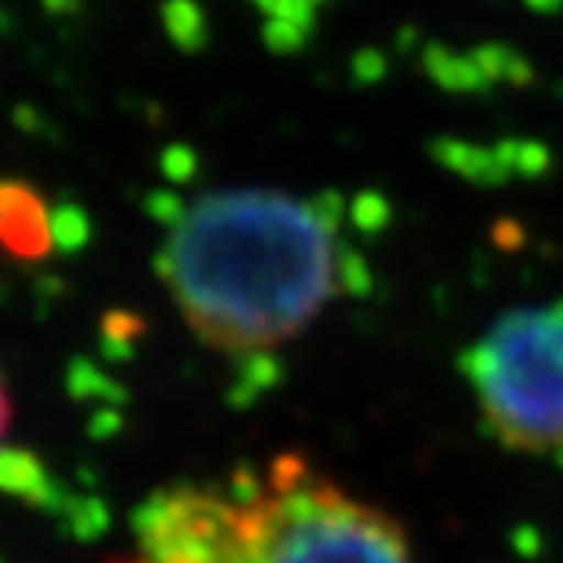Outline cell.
<instances>
[{
  "mask_svg": "<svg viewBox=\"0 0 563 563\" xmlns=\"http://www.w3.org/2000/svg\"><path fill=\"white\" fill-rule=\"evenodd\" d=\"M153 268L197 340L238 360L272 356L330 302L367 286L336 194H208L170 228Z\"/></svg>",
  "mask_w": 563,
  "mask_h": 563,
  "instance_id": "obj_1",
  "label": "cell"
},
{
  "mask_svg": "<svg viewBox=\"0 0 563 563\" xmlns=\"http://www.w3.org/2000/svg\"><path fill=\"white\" fill-rule=\"evenodd\" d=\"M140 563H411V543L384 509L343 493L299 455L228 489L153 493L133 519Z\"/></svg>",
  "mask_w": 563,
  "mask_h": 563,
  "instance_id": "obj_2",
  "label": "cell"
},
{
  "mask_svg": "<svg viewBox=\"0 0 563 563\" xmlns=\"http://www.w3.org/2000/svg\"><path fill=\"white\" fill-rule=\"evenodd\" d=\"M462 371L503 449L563 452V299L503 312L465 350Z\"/></svg>",
  "mask_w": 563,
  "mask_h": 563,
  "instance_id": "obj_3",
  "label": "cell"
},
{
  "mask_svg": "<svg viewBox=\"0 0 563 563\" xmlns=\"http://www.w3.org/2000/svg\"><path fill=\"white\" fill-rule=\"evenodd\" d=\"M0 249L18 262H37L55 249L52 211L24 180H0Z\"/></svg>",
  "mask_w": 563,
  "mask_h": 563,
  "instance_id": "obj_4",
  "label": "cell"
},
{
  "mask_svg": "<svg viewBox=\"0 0 563 563\" xmlns=\"http://www.w3.org/2000/svg\"><path fill=\"white\" fill-rule=\"evenodd\" d=\"M48 478L45 468L31 452L24 449H0V493H11V496H24L42 503L48 499Z\"/></svg>",
  "mask_w": 563,
  "mask_h": 563,
  "instance_id": "obj_5",
  "label": "cell"
},
{
  "mask_svg": "<svg viewBox=\"0 0 563 563\" xmlns=\"http://www.w3.org/2000/svg\"><path fill=\"white\" fill-rule=\"evenodd\" d=\"M65 387L75 400H96L99 408H123L130 394L109 374H102L89 356H75L65 374Z\"/></svg>",
  "mask_w": 563,
  "mask_h": 563,
  "instance_id": "obj_6",
  "label": "cell"
},
{
  "mask_svg": "<svg viewBox=\"0 0 563 563\" xmlns=\"http://www.w3.org/2000/svg\"><path fill=\"white\" fill-rule=\"evenodd\" d=\"M159 18H164L170 42L180 52L194 55V52H200L208 45V18L194 4V0H167L164 11H159Z\"/></svg>",
  "mask_w": 563,
  "mask_h": 563,
  "instance_id": "obj_7",
  "label": "cell"
},
{
  "mask_svg": "<svg viewBox=\"0 0 563 563\" xmlns=\"http://www.w3.org/2000/svg\"><path fill=\"white\" fill-rule=\"evenodd\" d=\"M92 234H96V228H92V218L86 208H78L68 200V205L52 211V241L62 255H78L82 249H89Z\"/></svg>",
  "mask_w": 563,
  "mask_h": 563,
  "instance_id": "obj_8",
  "label": "cell"
},
{
  "mask_svg": "<svg viewBox=\"0 0 563 563\" xmlns=\"http://www.w3.org/2000/svg\"><path fill=\"white\" fill-rule=\"evenodd\" d=\"M143 330H146L143 319L136 312H126V309H112L102 319V336L115 340V343H130L133 346V340L143 336Z\"/></svg>",
  "mask_w": 563,
  "mask_h": 563,
  "instance_id": "obj_9",
  "label": "cell"
},
{
  "mask_svg": "<svg viewBox=\"0 0 563 563\" xmlns=\"http://www.w3.org/2000/svg\"><path fill=\"white\" fill-rule=\"evenodd\" d=\"M159 164H164V174L167 180L174 184H187L194 174H197V153L184 143H174L164 150V156H159Z\"/></svg>",
  "mask_w": 563,
  "mask_h": 563,
  "instance_id": "obj_10",
  "label": "cell"
},
{
  "mask_svg": "<svg viewBox=\"0 0 563 563\" xmlns=\"http://www.w3.org/2000/svg\"><path fill=\"white\" fill-rule=\"evenodd\" d=\"M184 211H187V205L174 190H153L146 197V214L159 224H167V228H174L184 218Z\"/></svg>",
  "mask_w": 563,
  "mask_h": 563,
  "instance_id": "obj_11",
  "label": "cell"
},
{
  "mask_svg": "<svg viewBox=\"0 0 563 563\" xmlns=\"http://www.w3.org/2000/svg\"><path fill=\"white\" fill-rule=\"evenodd\" d=\"M119 428H123V415H119V408H99L96 411V418H92V434L96 438H109Z\"/></svg>",
  "mask_w": 563,
  "mask_h": 563,
  "instance_id": "obj_12",
  "label": "cell"
},
{
  "mask_svg": "<svg viewBox=\"0 0 563 563\" xmlns=\"http://www.w3.org/2000/svg\"><path fill=\"white\" fill-rule=\"evenodd\" d=\"M11 415H14V408H11V397H8V384H4V377H0V441H4V434L11 428Z\"/></svg>",
  "mask_w": 563,
  "mask_h": 563,
  "instance_id": "obj_13",
  "label": "cell"
},
{
  "mask_svg": "<svg viewBox=\"0 0 563 563\" xmlns=\"http://www.w3.org/2000/svg\"><path fill=\"white\" fill-rule=\"evenodd\" d=\"M45 4H48V11H55V14H65L68 8L78 4V0H45Z\"/></svg>",
  "mask_w": 563,
  "mask_h": 563,
  "instance_id": "obj_14",
  "label": "cell"
}]
</instances>
